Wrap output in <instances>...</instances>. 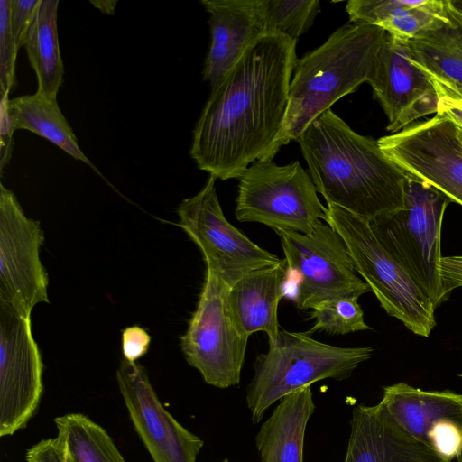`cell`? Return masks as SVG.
<instances>
[{
	"instance_id": "cell-18",
	"label": "cell",
	"mask_w": 462,
	"mask_h": 462,
	"mask_svg": "<svg viewBox=\"0 0 462 462\" xmlns=\"http://www.w3.org/2000/svg\"><path fill=\"white\" fill-rule=\"evenodd\" d=\"M289 271L285 259L252 271L228 288L226 300L230 316L242 333L250 337L264 332L269 344L279 336L278 306L285 294Z\"/></svg>"
},
{
	"instance_id": "cell-20",
	"label": "cell",
	"mask_w": 462,
	"mask_h": 462,
	"mask_svg": "<svg viewBox=\"0 0 462 462\" xmlns=\"http://www.w3.org/2000/svg\"><path fill=\"white\" fill-rule=\"evenodd\" d=\"M381 402L402 428L430 448L437 426L445 421L462 426L461 393L425 391L397 383L383 389Z\"/></svg>"
},
{
	"instance_id": "cell-36",
	"label": "cell",
	"mask_w": 462,
	"mask_h": 462,
	"mask_svg": "<svg viewBox=\"0 0 462 462\" xmlns=\"http://www.w3.org/2000/svg\"><path fill=\"white\" fill-rule=\"evenodd\" d=\"M449 4L457 13L462 15V0H449Z\"/></svg>"
},
{
	"instance_id": "cell-2",
	"label": "cell",
	"mask_w": 462,
	"mask_h": 462,
	"mask_svg": "<svg viewBox=\"0 0 462 462\" xmlns=\"http://www.w3.org/2000/svg\"><path fill=\"white\" fill-rule=\"evenodd\" d=\"M309 174L327 202L371 221L404 208L409 175L378 141L328 109L299 136Z\"/></svg>"
},
{
	"instance_id": "cell-17",
	"label": "cell",
	"mask_w": 462,
	"mask_h": 462,
	"mask_svg": "<svg viewBox=\"0 0 462 462\" xmlns=\"http://www.w3.org/2000/svg\"><path fill=\"white\" fill-rule=\"evenodd\" d=\"M209 14L210 45L203 76L214 88L245 51L267 34L261 0H201Z\"/></svg>"
},
{
	"instance_id": "cell-25",
	"label": "cell",
	"mask_w": 462,
	"mask_h": 462,
	"mask_svg": "<svg viewBox=\"0 0 462 462\" xmlns=\"http://www.w3.org/2000/svg\"><path fill=\"white\" fill-rule=\"evenodd\" d=\"M54 421L69 462H125L105 429L86 415L68 413Z\"/></svg>"
},
{
	"instance_id": "cell-13",
	"label": "cell",
	"mask_w": 462,
	"mask_h": 462,
	"mask_svg": "<svg viewBox=\"0 0 462 462\" xmlns=\"http://www.w3.org/2000/svg\"><path fill=\"white\" fill-rule=\"evenodd\" d=\"M43 363L31 318L0 300V436L23 428L39 405Z\"/></svg>"
},
{
	"instance_id": "cell-35",
	"label": "cell",
	"mask_w": 462,
	"mask_h": 462,
	"mask_svg": "<svg viewBox=\"0 0 462 462\" xmlns=\"http://www.w3.org/2000/svg\"><path fill=\"white\" fill-rule=\"evenodd\" d=\"M91 5L106 14H114L117 5L116 0H94L89 1Z\"/></svg>"
},
{
	"instance_id": "cell-28",
	"label": "cell",
	"mask_w": 462,
	"mask_h": 462,
	"mask_svg": "<svg viewBox=\"0 0 462 462\" xmlns=\"http://www.w3.org/2000/svg\"><path fill=\"white\" fill-rule=\"evenodd\" d=\"M12 0L0 1V87L1 94L15 85V60L18 52L11 28Z\"/></svg>"
},
{
	"instance_id": "cell-34",
	"label": "cell",
	"mask_w": 462,
	"mask_h": 462,
	"mask_svg": "<svg viewBox=\"0 0 462 462\" xmlns=\"http://www.w3.org/2000/svg\"><path fill=\"white\" fill-rule=\"evenodd\" d=\"M439 116L448 118L462 128V100L446 97H438V111Z\"/></svg>"
},
{
	"instance_id": "cell-16",
	"label": "cell",
	"mask_w": 462,
	"mask_h": 462,
	"mask_svg": "<svg viewBox=\"0 0 462 462\" xmlns=\"http://www.w3.org/2000/svg\"><path fill=\"white\" fill-rule=\"evenodd\" d=\"M345 462H451L400 426L383 404L352 411Z\"/></svg>"
},
{
	"instance_id": "cell-15",
	"label": "cell",
	"mask_w": 462,
	"mask_h": 462,
	"mask_svg": "<svg viewBox=\"0 0 462 462\" xmlns=\"http://www.w3.org/2000/svg\"><path fill=\"white\" fill-rule=\"evenodd\" d=\"M393 134L417 119L437 114L438 96L427 77L411 59L408 41L386 32L368 81Z\"/></svg>"
},
{
	"instance_id": "cell-37",
	"label": "cell",
	"mask_w": 462,
	"mask_h": 462,
	"mask_svg": "<svg viewBox=\"0 0 462 462\" xmlns=\"http://www.w3.org/2000/svg\"><path fill=\"white\" fill-rule=\"evenodd\" d=\"M459 376L462 378V374H459ZM457 462H462V450L458 456V457L457 458Z\"/></svg>"
},
{
	"instance_id": "cell-33",
	"label": "cell",
	"mask_w": 462,
	"mask_h": 462,
	"mask_svg": "<svg viewBox=\"0 0 462 462\" xmlns=\"http://www.w3.org/2000/svg\"><path fill=\"white\" fill-rule=\"evenodd\" d=\"M14 132L5 105L1 101V170L4 169L11 157Z\"/></svg>"
},
{
	"instance_id": "cell-39",
	"label": "cell",
	"mask_w": 462,
	"mask_h": 462,
	"mask_svg": "<svg viewBox=\"0 0 462 462\" xmlns=\"http://www.w3.org/2000/svg\"><path fill=\"white\" fill-rule=\"evenodd\" d=\"M459 129H460V132H461V134H462V128L459 127Z\"/></svg>"
},
{
	"instance_id": "cell-1",
	"label": "cell",
	"mask_w": 462,
	"mask_h": 462,
	"mask_svg": "<svg viewBox=\"0 0 462 462\" xmlns=\"http://www.w3.org/2000/svg\"><path fill=\"white\" fill-rule=\"evenodd\" d=\"M297 41L267 33L249 46L211 88L189 151L217 179H239L250 163L270 160L289 101Z\"/></svg>"
},
{
	"instance_id": "cell-7",
	"label": "cell",
	"mask_w": 462,
	"mask_h": 462,
	"mask_svg": "<svg viewBox=\"0 0 462 462\" xmlns=\"http://www.w3.org/2000/svg\"><path fill=\"white\" fill-rule=\"evenodd\" d=\"M238 180L235 214L240 222L261 223L276 233L309 234L326 220V208L299 161L278 165L257 160Z\"/></svg>"
},
{
	"instance_id": "cell-32",
	"label": "cell",
	"mask_w": 462,
	"mask_h": 462,
	"mask_svg": "<svg viewBox=\"0 0 462 462\" xmlns=\"http://www.w3.org/2000/svg\"><path fill=\"white\" fill-rule=\"evenodd\" d=\"M440 274L445 297L456 289L462 287V256H442L440 260Z\"/></svg>"
},
{
	"instance_id": "cell-23",
	"label": "cell",
	"mask_w": 462,
	"mask_h": 462,
	"mask_svg": "<svg viewBox=\"0 0 462 462\" xmlns=\"http://www.w3.org/2000/svg\"><path fill=\"white\" fill-rule=\"evenodd\" d=\"M8 93L2 95L1 101L5 105L13 129L28 130L47 140L65 152L94 169L98 170L79 148L77 137L63 116L57 98L46 97L37 91L8 98Z\"/></svg>"
},
{
	"instance_id": "cell-14",
	"label": "cell",
	"mask_w": 462,
	"mask_h": 462,
	"mask_svg": "<svg viewBox=\"0 0 462 462\" xmlns=\"http://www.w3.org/2000/svg\"><path fill=\"white\" fill-rule=\"evenodd\" d=\"M116 381L130 419L154 462H196L203 441L162 406L145 369L123 360Z\"/></svg>"
},
{
	"instance_id": "cell-6",
	"label": "cell",
	"mask_w": 462,
	"mask_h": 462,
	"mask_svg": "<svg viewBox=\"0 0 462 462\" xmlns=\"http://www.w3.org/2000/svg\"><path fill=\"white\" fill-rule=\"evenodd\" d=\"M325 222L341 236L357 273L385 312L428 337L436 326V309L381 245L369 222L333 205L326 207Z\"/></svg>"
},
{
	"instance_id": "cell-30",
	"label": "cell",
	"mask_w": 462,
	"mask_h": 462,
	"mask_svg": "<svg viewBox=\"0 0 462 462\" xmlns=\"http://www.w3.org/2000/svg\"><path fill=\"white\" fill-rule=\"evenodd\" d=\"M150 334L142 327L134 325L122 331L121 347L125 360L135 363L143 356L151 344Z\"/></svg>"
},
{
	"instance_id": "cell-26",
	"label": "cell",
	"mask_w": 462,
	"mask_h": 462,
	"mask_svg": "<svg viewBox=\"0 0 462 462\" xmlns=\"http://www.w3.org/2000/svg\"><path fill=\"white\" fill-rule=\"evenodd\" d=\"M267 33H282L296 40L313 24L319 0H261Z\"/></svg>"
},
{
	"instance_id": "cell-38",
	"label": "cell",
	"mask_w": 462,
	"mask_h": 462,
	"mask_svg": "<svg viewBox=\"0 0 462 462\" xmlns=\"http://www.w3.org/2000/svg\"><path fill=\"white\" fill-rule=\"evenodd\" d=\"M223 462H229L227 459L224 460Z\"/></svg>"
},
{
	"instance_id": "cell-29",
	"label": "cell",
	"mask_w": 462,
	"mask_h": 462,
	"mask_svg": "<svg viewBox=\"0 0 462 462\" xmlns=\"http://www.w3.org/2000/svg\"><path fill=\"white\" fill-rule=\"evenodd\" d=\"M40 0H12L11 28L18 50L23 46L27 30Z\"/></svg>"
},
{
	"instance_id": "cell-3",
	"label": "cell",
	"mask_w": 462,
	"mask_h": 462,
	"mask_svg": "<svg viewBox=\"0 0 462 462\" xmlns=\"http://www.w3.org/2000/svg\"><path fill=\"white\" fill-rule=\"evenodd\" d=\"M385 34L376 25L348 23L337 28L320 46L297 60L285 118L270 160L282 146L297 141L338 99L369 81Z\"/></svg>"
},
{
	"instance_id": "cell-19",
	"label": "cell",
	"mask_w": 462,
	"mask_h": 462,
	"mask_svg": "<svg viewBox=\"0 0 462 462\" xmlns=\"http://www.w3.org/2000/svg\"><path fill=\"white\" fill-rule=\"evenodd\" d=\"M450 20L408 41L412 62L437 96L462 100V15L448 0Z\"/></svg>"
},
{
	"instance_id": "cell-12",
	"label": "cell",
	"mask_w": 462,
	"mask_h": 462,
	"mask_svg": "<svg viewBox=\"0 0 462 462\" xmlns=\"http://www.w3.org/2000/svg\"><path fill=\"white\" fill-rule=\"evenodd\" d=\"M377 141L409 176L462 205V134L455 123L436 115Z\"/></svg>"
},
{
	"instance_id": "cell-21",
	"label": "cell",
	"mask_w": 462,
	"mask_h": 462,
	"mask_svg": "<svg viewBox=\"0 0 462 462\" xmlns=\"http://www.w3.org/2000/svg\"><path fill=\"white\" fill-rule=\"evenodd\" d=\"M346 11L351 23L376 25L404 41L450 20L448 0H350Z\"/></svg>"
},
{
	"instance_id": "cell-9",
	"label": "cell",
	"mask_w": 462,
	"mask_h": 462,
	"mask_svg": "<svg viewBox=\"0 0 462 462\" xmlns=\"http://www.w3.org/2000/svg\"><path fill=\"white\" fill-rule=\"evenodd\" d=\"M229 286L206 270L197 308L180 346L187 362L217 388L239 383L249 337L236 327L227 306Z\"/></svg>"
},
{
	"instance_id": "cell-4",
	"label": "cell",
	"mask_w": 462,
	"mask_h": 462,
	"mask_svg": "<svg viewBox=\"0 0 462 462\" xmlns=\"http://www.w3.org/2000/svg\"><path fill=\"white\" fill-rule=\"evenodd\" d=\"M373 352L371 346H335L307 333L280 330L277 340L254 363V374L246 390L253 423H258L272 404L289 393L323 379L350 377Z\"/></svg>"
},
{
	"instance_id": "cell-11",
	"label": "cell",
	"mask_w": 462,
	"mask_h": 462,
	"mask_svg": "<svg viewBox=\"0 0 462 462\" xmlns=\"http://www.w3.org/2000/svg\"><path fill=\"white\" fill-rule=\"evenodd\" d=\"M40 223L27 217L12 190L0 184V300L30 317L49 302L48 275L40 259Z\"/></svg>"
},
{
	"instance_id": "cell-31",
	"label": "cell",
	"mask_w": 462,
	"mask_h": 462,
	"mask_svg": "<svg viewBox=\"0 0 462 462\" xmlns=\"http://www.w3.org/2000/svg\"><path fill=\"white\" fill-rule=\"evenodd\" d=\"M25 457L27 462H69L57 437L41 440L27 450Z\"/></svg>"
},
{
	"instance_id": "cell-8",
	"label": "cell",
	"mask_w": 462,
	"mask_h": 462,
	"mask_svg": "<svg viewBox=\"0 0 462 462\" xmlns=\"http://www.w3.org/2000/svg\"><path fill=\"white\" fill-rule=\"evenodd\" d=\"M287 269L295 278L294 302L299 310L314 309L340 296L371 291L356 270L341 236L319 222L309 234L279 231Z\"/></svg>"
},
{
	"instance_id": "cell-24",
	"label": "cell",
	"mask_w": 462,
	"mask_h": 462,
	"mask_svg": "<svg viewBox=\"0 0 462 462\" xmlns=\"http://www.w3.org/2000/svg\"><path fill=\"white\" fill-rule=\"evenodd\" d=\"M59 4V0H40L23 42L37 78V92L52 98H57L64 75L57 26Z\"/></svg>"
},
{
	"instance_id": "cell-27",
	"label": "cell",
	"mask_w": 462,
	"mask_h": 462,
	"mask_svg": "<svg viewBox=\"0 0 462 462\" xmlns=\"http://www.w3.org/2000/svg\"><path fill=\"white\" fill-rule=\"evenodd\" d=\"M357 296H340L318 304L310 315L315 319L310 332L325 331L331 335L368 330Z\"/></svg>"
},
{
	"instance_id": "cell-5",
	"label": "cell",
	"mask_w": 462,
	"mask_h": 462,
	"mask_svg": "<svg viewBox=\"0 0 462 462\" xmlns=\"http://www.w3.org/2000/svg\"><path fill=\"white\" fill-rule=\"evenodd\" d=\"M450 200L409 176L404 208L368 221L376 238L437 309L447 300L440 274L441 229Z\"/></svg>"
},
{
	"instance_id": "cell-22",
	"label": "cell",
	"mask_w": 462,
	"mask_h": 462,
	"mask_svg": "<svg viewBox=\"0 0 462 462\" xmlns=\"http://www.w3.org/2000/svg\"><path fill=\"white\" fill-rule=\"evenodd\" d=\"M314 410L310 386L281 399L255 437L261 462H303L305 430Z\"/></svg>"
},
{
	"instance_id": "cell-10",
	"label": "cell",
	"mask_w": 462,
	"mask_h": 462,
	"mask_svg": "<svg viewBox=\"0 0 462 462\" xmlns=\"http://www.w3.org/2000/svg\"><path fill=\"white\" fill-rule=\"evenodd\" d=\"M209 175L202 189L179 205V225L200 249L206 270L229 287L246 273L282 261L260 247L225 217Z\"/></svg>"
}]
</instances>
